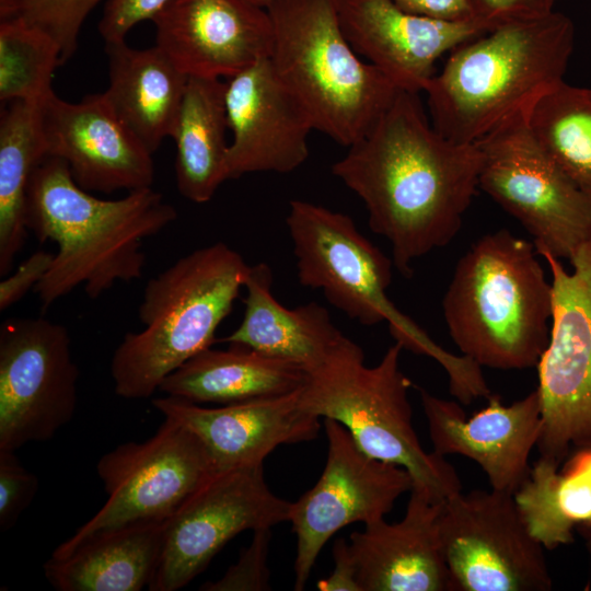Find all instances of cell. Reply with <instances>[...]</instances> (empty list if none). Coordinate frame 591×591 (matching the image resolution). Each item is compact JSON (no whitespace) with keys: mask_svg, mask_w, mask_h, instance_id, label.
I'll use <instances>...</instances> for the list:
<instances>
[{"mask_svg":"<svg viewBox=\"0 0 591 591\" xmlns=\"http://www.w3.org/2000/svg\"><path fill=\"white\" fill-rule=\"evenodd\" d=\"M418 94L399 90L373 128L332 165L364 204L369 228L389 241L406 278L415 259L455 237L482 167L477 143L439 134Z\"/></svg>","mask_w":591,"mask_h":591,"instance_id":"1","label":"cell"},{"mask_svg":"<svg viewBox=\"0 0 591 591\" xmlns=\"http://www.w3.org/2000/svg\"><path fill=\"white\" fill-rule=\"evenodd\" d=\"M177 219L152 187L101 199L81 188L65 161L46 157L27 189L26 223L40 242L57 244L50 268L34 292L44 309L83 286L96 299L116 282L142 276L143 241Z\"/></svg>","mask_w":591,"mask_h":591,"instance_id":"2","label":"cell"},{"mask_svg":"<svg viewBox=\"0 0 591 591\" xmlns=\"http://www.w3.org/2000/svg\"><path fill=\"white\" fill-rule=\"evenodd\" d=\"M573 45L572 21L556 11L459 45L424 89L433 128L456 143L477 142L565 81Z\"/></svg>","mask_w":591,"mask_h":591,"instance_id":"3","label":"cell"},{"mask_svg":"<svg viewBox=\"0 0 591 591\" xmlns=\"http://www.w3.org/2000/svg\"><path fill=\"white\" fill-rule=\"evenodd\" d=\"M534 243L508 230L485 234L459 259L442 300L463 356L499 370L536 367L551 333L552 282Z\"/></svg>","mask_w":591,"mask_h":591,"instance_id":"4","label":"cell"},{"mask_svg":"<svg viewBox=\"0 0 591 591\" xmlns=\"http://www.w3.org/2000/svg\"><path fill=\"white\" fill-rule=\"evenodd\" d=\"M248 268L240 253L217 242L152 277L138 310L143 327L124 336L111 361L116 394L148 398L167 375L211 347L244 288Z\"/></svg>","mask_w":591,"mask_h":591,"instance_id":"5","label":"cell"},{"mask_svg":"<svg viewBox=\"0 0 591 591\" xmlns=\"http://www.w3.org/2000/svg\"><path fill=\"white\" fill-rule=\"evenodd\" d=\"M286 224L301 286L321 290L331 305L361 325L386 322L404 349L440 363L451 393L463 395L479 384L483 372L476 362L443 349L391 302L386 290L393 278V260L348 215L292 199Z\"/></svg>","mask_w":591,"mask_h":591,"instance_id":"6","label":"cell"},{"mask_svg":"<svg viewBox=\"0 0 591 591\" xmlns=\"http://www.w3.org/2000/svg\"><path fill=\"white\" fill-rule=\"evenodd\" d=\"M270 62L310 114L314 130L350 147L363 138L399 89L347 40L335 0H274Z\"/></svg>","mask_w":591,"mask_h":591,"instance_id":"7","label":"cell"},{"mask_svg":"<svg viewBox=\"0 0 591 591\" xmlns=\"http://www.w3.org/2000/svg\"><path fill=\"white\" fill-rule=\"evenodd\" d=\"M403 346L395 341L380 362L364 363L360 346L309 373L299 391L301 408L337 420L371 457L405 468L415 486L438 501L462 490L455 468L427 453L413 426L412 381L401 370Z\"/></svg>","mask_w":591,"mask_h":591,"instance_id":"8","label":"cell"},{"mask_svg":"<svg viewBox=\"0 0 591 591\" xmlns=\"http://www.w3.org/2000/svg\"><path fill=\"white\" fill-rule=\"evenodd\" d=\"M529 111L511 116L476 142L482 152L478 188L534 237L536 252L570 259L591 239V196L535 139Z\"/></svg>","mask_w":591,"mask_h":591,"instance_id":"9","label":"cell"},{"mask_svg":"<svg viewBox=\"0 0 591 591\" xmlns=\"http://www.w3.org/2000/svg\"><path fill=\"white\" fill-rule=\"evenodd\" d=\"M552 274L553 314L548 344L536 368L543 427L540 456L559 464L591 447V239L569 259L537 252Z\"/></svg>","mask_w":591,"mask_h":591,"instance_id":"10","label":"cell"},{"mask_svg":"<svg viewBox=\"0 0 591 591\" xmlns=\"http://www.w3.org/2000/svg\"><path fill=\"white\" fill-rule=\"evenodd\" d=\"M107 499L100 510L51 554L61 558L84 538L142 522H165L215 473L198 437L164 418L143 442H126L96 464Z\"/></svg>","mask_w":591,"mask_h":591,"instance_id":"11","label":"cell"},{"mask_svg":"<svg viewBox=\"0 0 591 591\" xmlns=\"http://www.w3.org/2000/svg\"><path fill=\"white\" fill-rule=\"evenodd\" d=\"M439 530L452 591H549L544 546L514 495L463 490L443 501Z\"/></svg>","mask_w":591,"mask_h":591,"instance_id":"12","label":"cell"},{"mask_svg":"<svg viewBox=\"0 0 591 591\" xmlns=\"http://www.w3.org/2000/svg\"><path fill=\"white\" fill-rule=\"evenodd\" d=\"M79 369L65 326L42 317L0 328V450L50 440L73 417Z\"/></svg>","mask_w":591,"mask_h":591,"instance_id":"13","label":"cell"},{"mask_svg":"<svg viewBox=\"0 0 591 591\" xmlns=\"http://www.w3.org/2000/svg\"><path fill=\"white\" fill-rule=\"evenodd\" d=\"M290 509L291 502L269 489L263 464L213 474L164 522L161 556L148 589H182L234 536L289 521Z\"/></svg>","mask_w":591,"mask_h":591,"instance_id":"14","label":"cell"},{"mask_svg":"<svg viewBox=\"0 0 591 591\" xmlns=\"http://www.w3.org/2000/svg\"><path fill=\"white\" fill-rule=\"evenodd\" d=\"M325 467L316 484L291 502L289 521L297 536L294 590H303L326 542L340 529L384 519L413 487L403 467L364 453L345 426L324 418Z\"/></svg>","mask_w":591,"mask_h":591,"instance_id":"15","label":"cell"},{"mask_svg":"<svg viewBox=\"0 0 591 591\" xmlns=\"http://www.w3.org/2000/svg\"><path fill=\"white\" fill-rule=\"evenodd\" d=\"M47 157L65 161L86 192L152 187V154L119 120L103 93L71 103L51 93L39 103Z\"/></svg>","mask_w":591,"mask_h":591,"instance_id":"16","label":"cell"},{"mask_svg":"<svg viewBox=\"0 0 591 591\" xmlns=\"http://www.w3.org/2000/svg\"><path fill=\"white\" fill-rule=\"evenodd\" d=\"M225 107L232 136L228 179L263 172L287 174L306 161L312 118L269 58L227 79Z\"/></svg>","mask_w":591,"mask_h":591,"instance_id":"17","label":"cell"},{"mask_svg":"<svg viewBox=\"0 0 591 591\" xmlns=\"http://www.w3.org/2000/svg\"><path fill=\"white\" fill-rule=\"evenodd\" d=\"M151 21L155 45L187 77L230 79L273 50L269 13L247 0H169Z\"/></svg>","mask_w":591,"mask_h":591,"instance_id":"18","label":"cell"},{"mask_svg":"<svg viewBox=\"0 0 591 591\" xmlns=\"http://www.w3.org/2000/svg\"><path fill=\"white\" fill-rule=\"evenodd\" d=\"M418 391L433 452L473 460L491 489L514 495L530 474V454L542 432L537 389L507 406L499 395H490L487 406L470 418L459 403Z\"/></svg>","mask_w":591,"mask_h":591,"instance_id":"19","label":"cell"},{"mask_svg":"<svg viewBox=\"0 0 591 591\" xmlns=\"http://www.w3.org/2000/svg\"><path fill=\"white\" fill-rule=\"evenodd\" d=\"M341 30L356 50L399 90L419 93L437 60L491 28L483 22H443L402 10L393 0H335Z\"/></svg>","mask_w":591,"mask_h":591,"instance_id":"20","label":"cell"},{"mask_svg":"<svg viewBox=\"0 0 591 591\" xmlns=\"http://www.w3.org/2000/svg\"><path fill=\"white\" fill-rule=\"evenodd\" d=\"M299 391L218 407L165 395L152 399V405L195 433L215 473H221L260 465L282 444L316 438L321 418L301 408Z\"/></svg>","mask_w":591,"mask_h":591,"instance_id":"21","label":"cell"},{"mask_svg":"<svg viewBox=\"0 0 591 591\" xmlns=\"http://www.w3.org/2000/svg\"><path fill=\"white\" fill-rule=\"evenodd\" d=\"M404 518L354 531L349 545L361 591H452L439 517L443 501L413 485Z\"/></svg>","mask_w":591,"mask_h":591,"instance_id":"22","label":"cell"},{"mask_svg":"<svg viewBox=\"0 0 591 591\" xmlns=\"http://www.w3.org/2000/svg\"><path fill=\"white\" fill-rule=\"evenodd\" d=\"M271 286L273 273L266 263L250 266L242 321L218 341L293 362L308 374L359 346L335 326L326 308L309 302L288 309L275 299Z\"/></svg>","mask_w":591,"mask_h":591,"instance_id":"23","label":"cell"},{"mask_svg":"<svg viewBox=\"0 0 591 591\" xmlns=\"http://www.w3.org/2000/svg\"><path fill=\"white\" fill-rule=\"evenodd\" d=\"M108 88L103 93L119 120L153 154L173 136L188 77L157 45L105 43Z\"/></svg>","mask_w":591,"mask_h":591,"instance_id":"24","label":"cell"},{"mask_svg":"<svg viewBox=\"0 0 591 591\" xmlns=\"http://www.w3.org/2000/svg\"><path fill=\"white\" fill-rule=\"evenodd\" d=\"M211 347L167 375L159 391L196 404L228 405L292 393L308 373L298 364L242 345Z\"/></svg>","mask_w":591,"mask_h":591,"instance_id":"25","label":"cell"},{"mask_svg":"<svg viewBox=\"0 0 591 591\" xmlns=\"http://www.w3.org/2000/svg\"><path fill=\"white\" fill-rule=\"evenodd\" d=\"M164 522L95 533L44 565L58 591H139L150 586L161 556Z\"/></svg>","mask_w":591,"mask_h":591,"instance_id":"26","label":"cell"},{"mask_svg":"<svg viewBox=\"0 0 591 591\" xmlns=\"http://www.w3.org/2000/svg\"><path fill=\"white\" fill-rule=\"evenodd\" d=\"M229 131L225 82L188 77L172 136L176 146V186L187 200L205 204L228 181Z\"/></svg>","mask_w":591,"mask_h":591,"instance_id":"27","label":"cell"},{"mask_svg":"<svg viewBox=\"0 0 591 591\" xmlns=\"http://www.w3.org/2000/svg\"><path fill=\"white\" fill-rule=\"evenodd\" d=\"M540 456L514 494L532 535L545 549L573 543V532L591 533V447L563 461Z\"/></svg>","mask_w":591,"mask_h":591,"instance_id":"28","label":"cell"},{"mask_svg":"<svg viewBox=\"0 0 591 591\" xmlns=\"http://www.w3.org/2000/svg\"><path fill=\"white\" fill-rule=\"evenodd\" d=\"M47 157L39 104L7 103L0 116V276L12 269L27 235V189Z\"/></svg>","mask_w":591,"mask_h":591,"instance_id":"29","label":"cell"},{"mask_svg":"<svg viewBox=\"0 0 591 591\" xmlns=\"http://www.w3.org/2000/svg\"><path fill=\"white\" fill-rule=\"evenodd\" d=\"M528 123L547 154L591 196V88L560 82L532 105Z\"/></svg>","mask_w":591,"mask_h":591,"instance_id":"30","label":"cell"},{"mask_svg":"<svg viewBox=\"0 0 591 591\" xmlns=\"http://www.w3.org/2000/svg\"><path fill=\"white\" fill-rule=\"evenodd\" d=\"M58 43L22 19H0V101L39 104L54 93L51 79L61 65Z\"/></svg>","mask_w":591,"mask_h":591,"instance_id":"31","label":"cell"},{"mask_svg":"<svg viewBox=\"0 0 591 591\" xmlns=\"http://www.w3.org/2000/svg\"><path fill=\"white\" fill-rule=\"evenodd\" d=\"M102 0H0V19L19 18L49 34L62 63L78 47L81 27Z\"/></svg>","mask_w":591,"mask_h":591,"instance_id":"32","label":"cell"},{"mask_svg":"<svg viewBox=\"0 0 591 591\" xmlns=\"http://www.w3.org/2000/svg\"><path fill=\"white\" fill-rule=\"evenodd\" d=\"M251 544L240 553L237 561L217 581L206 582L204 591H264L270 589L267 565L270 529L253 531Z\"/></svg>","mask_w":591,"mask_h":591,"instance_id":"33","label":"cell"},{"mask_svg":"<svg viewBox=\"0 0 591 591\" xmlns=\"http://www.w3.org/2000/svg\"><path fill=\"white\" fill-rule=\"evenodd\" d=\"M39 480L15 451L0 450V530L12 529L38 491Z\"/></svg>","mask_w":591,"mask_h":591,"instance_id":"34","label":"cell"},{"mask_svg":"<svg viewBox=\"0 0 591 591\" xmlns=\"http://www.w3.org/2000/svg\"><path fill=\"white\" fill-rule=\"evenodd\" d=\"M169 0H106L99 32L105 43L126 40L138 23L151 20Z\"/></svg>","mask_w":591,"mask_h":591,"instance_id":"35","label":"cell"},{"mask_svg":"<svg viewBox=\"0 0 591 591\" xmlns=\"http://www.w3.org/2000/svg\"><path fill=\"white\" fill-rule=\"evenodd\" d=\"M53 253L36 251L23 260L0 282V311H4L20 301L31 289L39 283L51 266Z\"/></svg>","mask_w":591,"mask_h":591,"instance_id":"36","label":"cell"},{"mask_svg":"<svg viewBox=\"0 0 591 591\" xmlns=\"http://www.w3.org/2000/svg\"><path fill=\"white\" fill-rule=\"evenodd\" d=\"M559 0H474L476 16L491 30L499 24L554 11Z\"/></svg>","mask_w":591,"mask_h":591,"instance_id":"37","label":"cell"},{"mask_svg":"<svg viewBox=\"0 0 591 591\" xmlns=\"http://www.w3.org/2000/svg\"><path fill=\"white\" fill-rule=\"evenodd\" d=\"M393 2L408 13L438 21L482 22L476 16L474 0H393Z\"/></svg>","mask_w":591,"mask_h":591,"instance_id":"38","label":"cell"},{"mask_svg":"<svg viewBox=\"0 0 591 591\" xmlns=\"http://www.w3.org/2000/svg\"><path fill=\"white\" fill-rule=\"evenodd\" d=\"M334 570L327 578L317 582L321 591H361L357 565L345 538H338L333 546Z\"/></svg>","mask_w":591,"mask_h":591,"instance_id":"39","label":"cell"},{"mask_svg":"<svg viewBox=\"0 0 591 591\" xmlns=\"http://www.w3.org/2000/svg\"><path fill=\"white\" fill-rule=\"evenodd\" d=\"M247 1L257 7L266 9L269 5V3L274 0H247Z\"/></svg>","mask_w":591,"mask_h":591,"instance_id":"40","label":"cell"},{"mask_svg":"<svg viewBox=\"0 0 591 591\" xmlns=\"http://www.w3.org/2000/svg\"><path fill=\"white\" fill-rule=\"evenodd\" d=\"M584 536H586L587 548L589 553L591 554V533L584 534Z\"/></svg>","mask_w":591,"mask_h":591,"instance_id":"41","label":"cell"}]
</instances>
